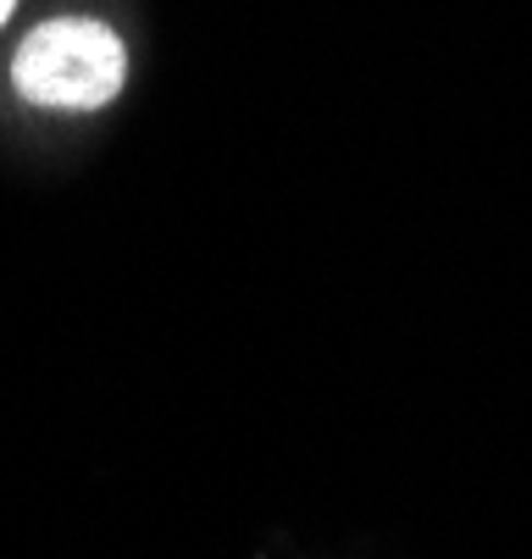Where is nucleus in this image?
Returning <instances> with one entry per match:
<instances>
[{"label":"nucleus","mask_w":532,"mask_h":559,"mask_svg":"<svg viewBox=\"0 0 532 559\" xmlns=\"http://www.w3.org/2000/svg\"><path fill=\"white\" fill-rule=\"evenodd\" d=\"M17 12V0H0V28H7V17Z\"/></svg>","instance_id":"f03ea898"},{"label":"nucleus","mask_w":532,"mask_h":559,"mask_svg":"<svg viewBox=\"0 0 532 559\" xmlns=\"http://www.w3.org/2000/svg\"><path fill=\"white\" fill-rule=\"evenodd\" d=\"M12 90L34 111H106L128 90V45L106 17H45L12 50Z\"/></svg>","instance_id":"f257e3e1"}]
</instances>
